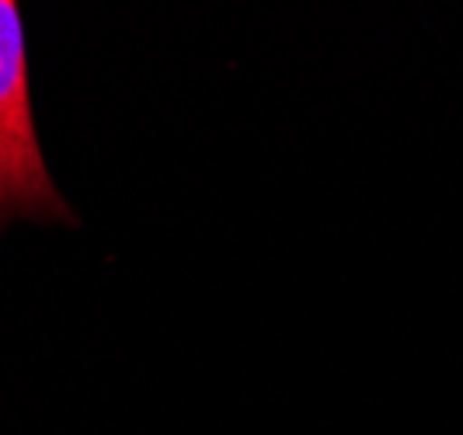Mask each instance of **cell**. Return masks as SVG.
Returning <instances> with one entry per match:
<instances>
[{
	"label": "cell",
	"mask_w": 463,
	"mask_h": 435,
	"mask_svg": "<svg viewBox=\"0 0 463 435\" xmlns=\"http://www.w3.org/2000/svg\"><path fill=\"white\" fill-rule=\"evenodd\" d=\"M11 223H60L73 227L77 216L35 133L24 24L14 0H0V233Z\"/></svg>",
	"instance_id": "6da1fadb"
}]
</instances>
